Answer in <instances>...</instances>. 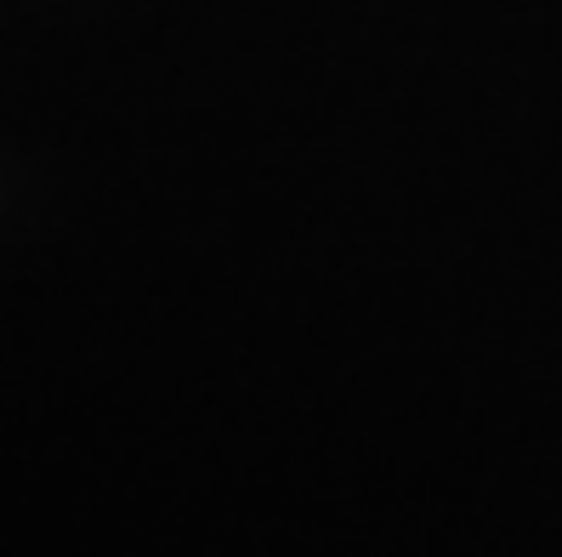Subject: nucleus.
I'll return each mask as SVG.
<instances>
[]
</instances>
